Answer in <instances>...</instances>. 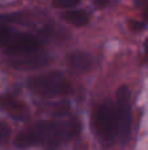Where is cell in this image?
<instances>
[{
    "instance_id": "cell-11",
    "label": "cell",
    "mask_w": 148,
    "mask_h": 150,
    "mask_svg": "<svg viewBox=\"0 0 148 150\" xmlns=\"http://www.w3.org/2000/svg\"><path fill=\"white\" fill-rule=\"evenodd\" d=\"M9 136H10L9 127H8L5 122L0 121V145L7 142V141L9 140Z\"/></svg>"
},
{
    "instance_id": "cell-12",
    "label": "cell",
    "mask_w": 148,
    "mask_h": 150,
    "mask_svg": "<svg viewBox=\"0 0 148 150\" xmlns=\"http://www.w3.org/2000/svg\"><path fill=\"white\" fill-rule=\"evenodd\" d=\"M128 28L134 32H139V30L146 28V24L140 23V21H136V20H130L128 21Z\"/></svg>"
},
{
    "instance_id": "cell-13",
    "label": "cell",
    "mask_w": 148,
    "mask_h": 150,
    "mask_svg": "<svg viewBox=\"0 0 148 150\" xmlns=\"http://www.w3.org/2000/svg\"><path fill=\"white\" fill-rule=\"evenodd\" d=\"M143 16H144V20L148 21V5L146 8H144V11H143Z\"/></svg>"
},
{
    "instance_id": "cell-3",
    "label": "cell",
    "mask_w": 148,
    "mask_h": 150,
    "mask_svg": "<svg viewBox=\"0 0 148 150\" xmlns=\"http://www.w3.org/2000/svg\"><path fill=\"white\" fill-rule=\"evenodd\" d=\"M39 47V41L31 34L13 33L8 28L0 32V49H4L9 55L24 57L36 53Z\"/></svg>"
},
{
    "instance_id": "cell-14",
    "label": "cell",
    "mask_w": 148,
    "mask_h": 150,
    "mask_svg": "<svg viewBox=\"0 0 148 150\" xmlns=\"http://www.w3.org/2000/svg\"><path fill=\"white\" fill-rule=\"evenodd\" d=\"M96 4H98V5H108V1H98V0H96Z\"/></svg>"
},
{
    "instance_id": "cell-15",
    "label": "cell",
    "mask_w": 148,
    "mask_h": 150,
    "mask_svg": "<svg viewBox=\"0 0 148 150\" xmlns=\"http://www.w3.org/2000/svg\"><path fill=\"white\" fill-rule=\"evenodd\" d=\"M144 49H146V53L148 54V38L146 40V42H144Z\"/></svg>"
},
{
    "instance_id": "cell-4",
    "label": "cell",
    "mask_w": 148,
    "mask_h": 150,
    "mask_svg": "<svg viewBox=\"0 0 148 150\" xmlns=\"http://www.w3.org/2000/svg\"><path fill=\"white\" fill-rule=\"evenodd\" d=\"M93 127L101 140L113 141L118 134V121L115 108L110 103H104L97 107L93 115Z\"/></svg>"
},
{
    "instance_id": "cell-16",
    "label": "cell",
    "mask_w": 148,
    "mask_h": 150,
    "mask_svg": "<svg viewBox=\"0 0 148 150\" xmlns=\"http://www.w3.org/2000/svg\"><path fill=\"white\" fill-rule=\"evenodd\" d=\"M5 28H7V26H3V25H0V32H1L3 29H5Z\"/></svg>"
},
{
    "instance_id": "cell-9",
    "label": "cell",
    "mask_w": 148,
    "mask_h": 150,
    "mask_svg": "<svg viewBox=\"0 0 148 150\" xmlns=\"http://www.w3.org/2000/svg\"><path fill=\"white\" fill-rule=\"evenodd\" d=\"M63 18L68 24H72L77 28L87 25L89 21V16L85 11H68L63 13Z\"/></svg>"
},
{
    "instance_id": "cell-8",
    "label": "cell",
    "mask_w": 148,
    "mask_h": 150,
    "mask_svg": "<svg viewBox=\"0 0 148 150\" xmlns=\"http://www.w3.org/2000/svg\"><path fill=\"white\" fill-rule=\"evenodd\" d=\"M68 66L72 70L80 71H88L93 67V59L88 53H83V52H77V53H72L68 57Z\"/></svg>"
},
{
    "instance_id": "cell-1",
    "label": "cell",
    "mask_w": 148,
    "mask_h": 150,
    "mask_svg": "<svg viewBox=\"0 0 148 150\" xmlns=\"http://www.w3.org/2000/svg\"><path fill=\"white\" fill-rule=\"evenodd\" d=\"M80 130V122L70 120H45L38 121L31 128L18 133L15 140L17 148H29L31 145L54 146L75 137Z\"/></svg>"
},
{
    "instance_id": "cell-10",
    "label": "cell",
    "mask_w": 148,
    "mask_h": 150,
    "mask_svg": "<svg viewBox=\"0 0 148 150\" xmlns=\"http://www.w3.org/2000/svg\"><path fill=\"white\" fill-rule=\"evenodd\" d=\"M77 4H79V0H54V1H52V7L60 8V9H64V8H73Z\"/></svg>"
},
{
    "instance_id": "cell-6",
    "label": "cell",
    "mask_w": 148,
    "mask_h": 150,
    "mask_svg": "<svg viewBox=\"0 0 148 150\" xmlns=\"http://www.w3.org/2000/svg\"><path fill=\"white\" fill-rule=\"evenodd\" d=\"M0 111L8 113L10 117L18 120V121L26 120L30 115V111L25 103L17 100L16 98H13L12 95H8V93L0 95Z\"/></svg>"
},
{
    "instance_id": "cell-7",
    "label": "cell",
    "mask_w": 148,
    "mask_h": 150,
    "mask_svg": "<svg viewBox=\"0 0 148 150\" xmlns=\"http://www.w3.org/2000/svg\"><path fill=\"white\" fill-rule=\"evenodd\" d=\"M46 55L38 54V53H33L29 55H24V57H18L10 62V66L17 70H31V69H38L41 66L47 63Z\"/></svg>"
},
{
    "instance_id": "cell-2",
    "label": "cell",
    "mask_w": 148,
    "mask_h": 150,
    "mask_svg": "<svg viewBox=\"0 0 148 150\" xmlns=\"http://www.w3.org/2000/svg\"><path fill=\"white\" fill-rule=\"evenodd\" d=\"M28 88L42 98H54L72 92L70 82L60 73H47L30 78L28 80Z\"/></svg>"
},
{
    "instance_id": "cell-5",
    "label": "cell",
    "mask_w": 148,
    "mask_h": 150,
    "mask_svg": "<svg viewBox=\"0 0 148 150\" xmlns=\"http://www.w3.org/2000/svg\"><path fill=\"white\" fill-rule=\"evenodd\" d=\"M117 98V121H118V134L126 140L130 134L131 128V107H130V90L127 86H121L115 93Z\"/></svg>"
}]
</instances>
